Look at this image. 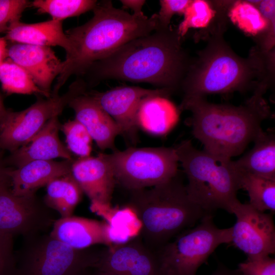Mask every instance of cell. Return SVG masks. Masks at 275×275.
<instances>
[{"mask_svg": "<svg viewBox=\"0 0 275 275\" xmlns=\"http://www.w3.org/2000/svg\"><path fill=\"white\" fill-rule=\"evenodd\" d=\"M226 23L210 33L206 47L191 61L180 88L181 104L208 94L254 90L259 85L269 87L274 76V51L264 52L257 46L249 56L236 54L223 38Z\"/></svg>", "mask_w": 275, "mask_h": 275, "instance_id": "obj_1", "label": "cell"}, {"mask_svg": "<svg viewBox=\"0 0 275 275\" xmlns=\"http://www.w3.org/2000/svg\"><path fill=\"white\" fill-rule=\"evenodd\" d=\"M181 39L177 29L156 30L125 44L94 63L85 74L95 81L116 79L143 82L175 91L191 61L182 46Z\"/></svg>", "mask_w": 275, "mask_h": 275, "instance_id": "obj_2", "label": "cell"}, {"mask_svg": "<svg viewBox=\"0 0 275 275\" xmlns=\"http://www.w3.org/2000/svg\"><path fill=\"white\" fill-rule=\"evenodd\" d=\"M92 18L66 32L71 48L51 92L61 88L73 74H84L89 68L127 42L159 29L157 14L138 16L114 7L111 1L97 2Z\"/></svg>", "mask_w": 275, "mask_h": 275, "instance_id": "obj_3", "label": "cell"}, {"mask_svg": "<svg viewBox=\"0 0 275 275\" xmlns=\"http://www.w3.org/2000/svg\"><path fill=\"white\" fill-rule=\"evenodd\" d=\"M265 91L255 90L253 95L239 106L215 104L198 98L180 104V112L191 113L188 122L194 137L204 149L231 159L242 153L263 131L261 124L271 116L264 99Z\"/></svg>", "mask_w": 275, "mask_h": 275, "instance_id": "obj_4", "label": "cell"}, {"mask_svg": "<svg viewBox=\"0 0 275 275\" xmlns=\"http://www.w3.org/2000/svg\"><path fill=\"white\" fill-rule=\"evenodd\" d=\"M128 205L140 222L139 236L155 252L208 214L190 199L179 172L162 183L130 191Z\"/></svg>", "mask_w": 275, "mask_h": 275, "instance_id": "obj_5", "label": "cell"}, {"mask_svg": "<svg viewBox=\"0 0 275 275\" xmlns=\"http://www.w3.org/2000/svg\"><path fill=\"white\" fill-rule=\"evenodd\" d=\"M186 175L190 199L208 214L218 209L231 213L238 200L240 173L230 158L196 149L189 140L174 147Z\"/></svg>", "mask_w": 275, "mask_h": 275, "instance_id": "obj_6", "label": "cell"}, {"mask_svg": "<svg viewBox=\"0 0 275 275\" xmlns=\"http://www.w3.org/2000/svg\"><path fill=\"white\" fill-rule=\"evenodd\" d=\"M212 215H205L196 226L181 232L155 252L162 275H196L219 245L231 243L232 228L217 227Z\"/></svg>", "mask_w": 275, "mask_h": 275, "instance_id": "obj_7", "label": "cell"}, {"mask_svg": "<svg viewBox=\"0 0 275 275\" xmlns=\"http://www.w3.org/2000/svg\"><path fill=\"white\" fill-rule=\"evenodd\" d=\"M101 250L75 249L49 234L24 238L16 255L18 275H85L95 268Z\"/></svg>", "mask_w": 275, "mask_h": 275, "instance_id": "obj_8", "label": "cell"}, {"mask_svg": "<svg viewBox=\"0 0 275 275\" xmlns=\"http://www.w3.org/2000/svg\"><path fill=\"white\" fill-rule=\"evenodd\" d=\"M104 156L116 182L130 191L162 183L179 172L178 157L172 147H129Z\"/></svg>", "mask_w": 275, "mask_h": 275, "instance_id": "obj_9", "label": "cell"}, {"mask_svg": "<svg viewBox=\"0 0 275 275\" xmlns=\"http://www.w3.org/2000/svg\"><path fill=\"white\" fill-rule=\"evenodd\" d=\"M87 84L82 79L74 81L62 95L38 99L20 112L8 109L0 120V150L11 153L28 143L52 118L59 116L76 96L85 93Z\"/></svg>", "mask_w": 275, "mask_h": 275, "instance_id": "obj_10", "label": "cell"}, {"mask_svg": "<svg viewBox=\"0 0 275 275\" xmlns=\"http://www.w3.org/2000/svg\"><path fill=\"white\" fill-rule=\"evenodd\" d=\"M7 170L0 173V235L26 238L42 234L57 219L53 211L36 194L15 195Z\"/></svg>", "mask_w": 275, "mask_h": 275, "instance_id": "obj_11", "label": "cell"}, {"mask_svg": "<svg viewBox=\"0 0 275 275\" xmlns=\"http://www.w3.org/2000/svg\"><path fill=\"white\" fill-rule=\"evenodd\" d=\"M231 213L236 217L231 227V243L247 257L270 256L275 252V226L272 213L260 211L249 203L236 201Z\"/></svg>", "mask_w": 275, "mask_h": 275, "instance_id": "obj_12", "label": "cell"}, {"mask_svg": "<svg viewBox=\"0 0 275 275\" xmlns=\"http://www.w3.org/2000/svg\"><path fill=\"white\" fill-rule=\"evenodd\" d=\"M175 91L168 88L147 89L139 87H120L103 92L87 93L114 119L122 134L132 144L138 141L136 117L142 103L157 95L169 97Z\"/></svg>", "mask_w": 275, "mask_h": 275, "instance_id": "obj_13", "label": "cell"}, {"mask_svg": "<svg viewBox=\"0 0 275 275\" xmlns=\"http://www.w3.org/2000/svg\"><path fill=\"white\" fill-rule=\"evenodd\" d=\"M95 268L112 275H162L156 252L140 236L102 249Z\"/></svg>", "mask_w": 275, "mask_h": 275, "instance_id": "obj_14", "label": "cell"}, {"mask_svg": "<svg viewBox=\"0 0 275 275\" xmlns=\"http://www.w3.org/2000/svg\"><path fill=\"white\" fill-rule=\"evenodd\" d=\"M7 58L24 69L37 86L50 97L51 85L63 65L51 47L13 43L8 46Z\"/></svg>", "mask_w": 275, "mask_h": 275, "instance_id": "obj_15", "label": "cell"}, {"mask_svg": "<svg viewBox=\"0 0 275 275\" xmlns=\"http://www.w3.org/2000/svg\"><path fill=\"white\" fill-rule=\"evenodd\" d=\"M71 173L91 202L110 206L116 181L104 153L74 160Z\"/></svg>", "mask_w": 275, "mask_h": 275, "instance_id": "obj_16", "label": "cell"}, {"mask_svg": "<svg viewBox=\"0 0 275 275\" xmlns=\"http://www.w3.org/2000/svg\"><path fill=\"white\" fill-rule=\"evenodd\" d=\"M49 234L62 243L78 250L86 249L96 244L108 246L114 244L109 224L72 215L57 219Z\"/></svg>", "mask_w": 275, "mask_h": 275, "instance_id": "obj_17", "label": "cell"}, {"mask_svg": "<svg viewBox=\"0 0 275 275\" xmlns=\"http://www.w3.org/2000/svg\"><path fill=\"white\" fill-rule=\"evenodd\" d=\"M68 105L74 112L75 119L86 128L101 150H116L115 140L122 134L120 128L87 92L74 97Z\"/></svg>", "mask_w": 275, "mask_h": 275, "instance_id": "obj_18", "label": "cell"}, {"mask_svg": "<svg viewBox=\"0 0 275 275\" xmlns=\"http://www.w3.org/2000/svg\"><path fill=\"white\" fill-rule=\"evenodd\" d=\"M61 124L58 116L52 118L28 143L11 152L4 160L5 164L17 168L33 160H73L71 153L59 138Z\"/></svg>", "mask_w": 275, "mask_h": 275, "instance_id": "obj_19", "label": "cell"}, {"mask_svg": "<svg viewBox=\"0 0 275 275\" xmlns=\"http://www.w3.org/2000/svg\"><path fill=\"white\" fill-rule=\"evenodd\" d=\"M73 160H33L15 169L7 168L13 193L17 196L35 194L52 180L71 173Z\"/></svg>", "mask_w": 275, "mask_h": 275, "instance_id": "obj_20", "label": "cell"}, {"mask_svg": "<svg viewBox=\"0 0 275 275\" xmlns=\"http://www.w3.org/2000/svg\"><path fill=\"white\" fill-rule=\"evenodd\" d=\"M5 38L13 43L60 46L66 54L71 48L69 40L63 29L62 21L54 19L35 23L15 21L9 26Z\"/></svg>", "mask_w": 275, "mask_h": 275, "instance_id": "obj_21", "label": "cell"}, {"mask_svg": "<svg viewBox=\"0 0 275 275\" xmlns=\"http://www.w3.org/2000/svg\"><path fill=\"white\" fill-rule=\"evenodd\" d=\"M227 17L245 34L258 37L265 32L270 38L275 37V5H263L259 10L249 1H232Z\"/></svg>", "mask_w": 275, "mask_h": 275, "instance_id": "obj_22", "label": "cell"}, {"mask_svg": "<svg viewBox=\"0 0 275 275\" xmlns=\"http://www.w3.org/2000/svg\"><path fill=\"white\" fill-rule=\"evenodd\" d=\"M168 98L157 95L146 99L138 112V128L155 135H163L170 131L178 122L181 112Z\"/></svg>", "mask_w": 275, "mask_h": 275, "instance_id": "obj_23", "label": "cell"}, {"mask_svg": "<svg viewBox=\"0 0 275 275\" xmlns=\"http://www.w3.org/2000/svg\"><path fill=\"white\" fill-rule=\"evenodd\" d=\"M253 147L238 159L233 161L240 172L275 180V135L263 131L254 141Z\"/></svg>", "mask_w": 275, "mask_h": 275, "instance_id": "obj_24", "label": "cell"}, {"mask_svg": "<svg viewBox=\"0 0 275 275\" xmlns=\"http://www.w3.org/2000/svg\"><path fill=\"white\" fill-rule=\"evenodd\" d=\"M43 202L60 217L72 215L80 202L83 191L71 173L56 178L46 185Z\"/></svg>", "mask_w": 275, "mask_h": 275, "instance_id": "obj_25", "label": "cell"}, {"mask_svg": "<svg viewBox=\"0 0 275 275\" xmlns=\"http://www.w3.org/2000/svg\"><path fill=\"white\" fill-rule=\"evenodd\" d=\"M240 173V189L249 195V204L256 209L264 212H275V180L252 174Z\"/></svg>", "mask_w": 275, "mask_h": 275, "instance_id": "obj_26", "label": "cell"}, {"mask_svg": "<svg viewBox=\"0 0 275 275\" xmlns=\"http://www.w3.org/2000/svg\"><path fill=\"white\" fill-rule=\"evenodd\" d=\"M0 82L3 90L9 95L38 94L49 97L24 69L8 58L0 64Z\"/></svg>", "mask_w": 275, "mask_h": 275, "instance_id": "obj_27", "label": "cell"}, {"mask_svg": "<svg viewBox=\"0 0 275 275\" xmlns=\"http://www.w3.org/2000/svg\"><path fill=\"white\" fill-rule=\"evenodd\" d=\"M217 8L214 1L192 0L186 8L184 18L177 29L183 37L190 29H207L216 20Z\"/></svg>", "mask_w": 275, "mask_h": 275, "instance_id": "obj_28", "label": "cell"}, {"mask_svg": "<svg viewBox=\"0 0 275 275\" xmlns=\"http://www.w3.org/2000/svg\"><path fill=\"white\" fill-rule=\"evenodd\" d=\"M97 3L94 0H35L32 5L38 13L48 14L52 19L62 21L93 10Z\"/></svg>", "mask_w": 275, "mask_h": 275, "instance_id": "obj_29", "label": "cell"}, {"mask_svg": "<svg viewBox=\"0 0 275 275\" xmlns=\"http://www.w3.org/2000/svg\"><path fill=\"white\" fill-rule=\"evenodd\" d=\"M69 151L79 157L90 156L93 139L86 128L76 119L61 124Z\"/></svg>", "mask_w": 275, "mask_h": 275, "instance_id": "obj_30", "label": "cell"}, {"mask_svg": "<svg viewBox=\"0 0 275 275\" xmlns=\"http://www.w3.org/2000/svg\"><path fill=\"white\" fill-rule=\"evenodd\" d=\"M29 5L25 0H0V33L6 32L13 22L19 20Z\"/></svg>", "mask_w": 275, "mask_h": 275, "instance_id": "obj_31", "label": "cell"}, {"mask_svg": "<svg viewBox=\"0 0 275 275\" xmlns=\"http://www.w3.org/2000/svg\"><path fill=\"white\" fill-rule=\"evenodd\" d=\"M238 269L242 275H275V259L269 256L247 257Z\"/></svg>", "mask_w": 275, "mask_h": 275, "instance_id": "obj_32", "label": "cell"}, {"mask_svg": "<svg viewBox=\"0 0 275 275\" xmlns=\"http://www.w3.org/2000/svg\"><path fill=\"white\" fill-rule=\"evenodd\" d=\"M0 275H18L11 235H0Z\"/></svg>", "mask_w": 275, "mask_h": 275, "instance_id": "obj_33", "label": "cell"}, {"mask_svg": "<svg viewBox=\"0 0 275 275\" xmlns=\"http://www.w3.org/2000/svg\"><path fill=\"white\" fill-rule=\"evenodd\" d=\"M191 0H161L157 15L160 29L169 27L171 19L175 14H183Z\"/></svg>", "mask_w": 275, "mask_h": 275, "instance_id": "obj_34", "label": "cell"}, {"mask_svg": "<svg viewBox=\"0 0 275 275\" xmlns=\"http://www.w3.org/2000/svg\"><path fill=\"white\" fill-rule=\"evenodd\" d=\"M123 7L130 9L133 11V14L138 16H144L142 8L146 1L143 0H122L120 1Z\"/></svg>", "mask_w": 275, "mask_h": 275, "instance_id": "obj_35", "label": "cell"}, {"mask_svg": "<svg viewBox=\"0 0 275 275\" xmlns=\"http://www.w3.org/2000/svg\"><path fill=\"white\" fill-rule=\"evenodd\" d=\"M211 275H242V274L238 269H231L220 264Z\"/></svg>", "mask_w": 275, "mask_h": 275, "instance_id": "obj_36", "label": "cell"}, {"mask_svg": "<svg viewBox=\"0 0 275 275\" xmlns=\"http://www.w3.org/2000/svg\"><path fill=\"white\" fill-rule=\"evenodd\" d=\"M8 46L5 37H0V64L7 59Z\"/></svg>", "mask_w": 275, "mask_h": 275, "instance_id": "obj_37", "label": "cell"}, {"mask_svg": "<svg viewBox=\"0 0 275 275\" xmlns=\"http://www.w3.org/2000/svg\"><path fill=\"white\" fill-rule=\"evenodd\" d=\"M8 111L4 106L3 98L0 95V120L6 115Z\"/></svg>", "mask_w": 275, "mask_h": 275, "instance_id": "obj_38", "label": "cell"}, {"mask_svg": "<svg viewBox=\"0 0 275 275\" xmlns=\"http://www.w3.org/2000/svg\"><path fill=\"white\" fill-rule=\"evenodd\" d=\"M5 163L4 160H3L1 153L0 152V173H1L5 168Z\"/></svg>", "mask_w": 275, "mask_h": 275, "instance_id": "obj_39", "label": "cell"}, {"mask_svg": "<svg viewBox=\"0 0 275 275\" xmlns=\"http://www.w3.org/2000/svg\"><path fill=\"white\" fill-rule=\"evenodd\" d=\"M97 271L100 273V275H112V274H109V273L101 272V271H99L98 270H97Z\"/></svg>", "mask_w": 275, "mask_h": 275, "instance_id": "obj_40", "label": "cell"}, {"mask_svg": "<svg viewBox=\"0 0 275 275\" xmlns=\"http://www.w3.org/2000/svg\"><path fill=\"white\" fill-rule=\"evenodd\" d=\"M93 275H100V273L97 270L95 273H94Z\"/></svg>", "mask_w": 275, "mask_h": 275, "instance_id": "obj_41", "label": "cell"}, {"mask_svg": "<svg viewBox=\"0 0 275 275\" xmlns=\"http://www.w3.org/2000/svg\"></svg>", "mask_w": 275, "mask_h": 275, "instance_id": "obj_42", "label": "cell"}]
</instances>
